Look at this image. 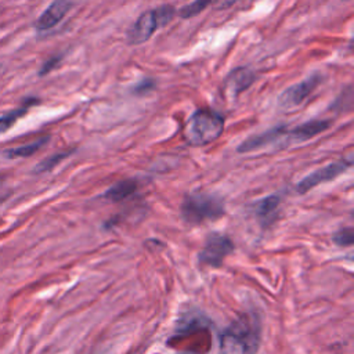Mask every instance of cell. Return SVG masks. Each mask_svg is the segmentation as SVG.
Masks as SVG:
<instances>
[{
    "label": "cell",
    "mask_w": 354,
    "mask_h": 354,
    "mask_svg": "<svg viewBox=\"0 0 354 354\" xmlns=\"http://www.w3.org/2000/svg\"><path fill=\"white\" fill-rule=\"evenodd\" d=\"M261 344V321L253 313L238 315L218 337L220 354H257Z\"/></svg>",
    "instance_id": "6da1fadb"
},
{
    "label": "cell",
    "mask_w": 354,
    "mask_h": 354,
    "mask_svg": "<svg viewBox=\"0 0 354 354\" xmlns=\"http://www.w3.org/2000/svg\"><path fill=\"white\" fill-rule=\"evenodd\" d=\"M224 130V118L213 109H196L185 122L183 136L188 145L203 147L216 141Z\"/></svg>",
    "instance_id": "7a4b0ae2"
},
{
    "label": "cell",
    "mask_w": 354,
    "mask_h": 354,
    "mask_svg": "<svg viewBox=\"0 0 354 354\" xmlns=\"http://www.w3.org/2000/svg\"><path fill=\"white\" fill-rule=\"evenodd\" d=\"M180 213L187 224L195 225L221 218L225 214V205L217 195L191 192L184 196Z\"/></svg>",
    "instance_id": "3957f363"
},
{
    "label": "cell",
    "mask_w": 354,
    "mask_h": 354,
    "mask_svg": "<svg viewBox=\"0 0 354 354\" xmlns=\"http://www.w3.org/2000/svg\"><path fill=\"white\" fill-rule=\"evenodd\" d=\"M174 14H176V8L169 4L142 12L127 30L129 44L138 46L145 43L152 37L155 30L169 24L174 17Z\"/></svg>",
    "instance_id": "277c9868"
},
{
    "label": "cell",
    "mask_w": 354,
    "mask_h": 354,
    "mask_svg": "<svg viewBox=\"0 0 354 354\" xmlns=\"http://www.w3.org/2000/svg\"><path fill=\"white\" fill-rule=\"evenodd\" d=\"M234 252V242L224 234L210 232L202 249L198 253V261L203 266L218 268L223 266L225 257Z\"/></svg>",
    "instance_id": "5b68a950"
},
{
    "label": "cell",
    "mask_w": 354,
    "mask_h": 354,
    "mask_svg": "<svg viewBox=\"0 0 354 354\" xmlns=\"http://www.w3.org/2000/svg\"><path fill=\"white\" fill-rule=\"evenodd\" d=\"M353 165L351 162V158L348 159H340V160H336V162H332V163H328L325 166H322L321 169H317L315 171L307 174L306 177H303L297 185H296V191L299 194H306L311 189H314L315 187L321 185V184H325V183H329L335 178H337L339 176H342L347 169H350Z\"/></svg>",
    "instance_id": "8992f818"
},
{
    "label": "cell",
    "mask_w": 354,
    "mask_h": 354,
    "mask_svg": "<svg viewBox=\"0 0 354 354\" xmlns=\"http://www.w3.org/2000/svg\"><path fill=\"white\" fill-rule=\"evenodd\" d=\"M321 80L322 79L319 75H311L304 80L289 86L279 94L278 106L285 111H290L300 106L315 90V87L321 83Z\"/></svg>",
    "instance_id": "52a82bcc"
},
{
    "label": "cell",
    "mask_w": 354,
    "mask_h": 354,
    "mask_svg": "<svg viewBox=\"0 0 354 354\" xmlns=\"http://www.w3.org/2000/svg\"><path fill=\"white\" fill-rule=\"evenodd\" d=\"M256 76L248 66H238L232 69L224 79L221 86L223 94L230 98H236L241 93L246 91L254 82Z\"/></svg>",
    "instance_id": "ba28073f"
},
{
    "label": "cell",
    "mask_w": 354,
    "mask_h": 354,
    "mask_svg": "<svg viewBox=\"0 0 354 354\" xmlns=\"http://www.w3.org/2000/svg\"><path fill=\"white\" fill-rule=\"evenodd\" d=\"M329 127H330V120H328V119L308 120V122H304L290 130H286L283 140L288 145L289 144H300V142L314 138L315 136L324 133Z\"/></svg>",
    "instance_id": "9c48e42d"
},
{
    "label": "cell",
    "mask_w": 354,
    "mask_h": 354,
    "mask_svg": "<svg viewBox=\"0 0 354 354\" xmlns=\"http://www.w3.org/2000/svg\"><path fill=\"white\" fill-rule=\"evenodd\" d=\"M73 3L75 0H54L37 18L36 29L40 32H44L58 25L64 19V17L69 12Z\"/></svg>",
    "instance_id": "30bf717a"
},
{
    "label": "cell",
    "mask_w": 354,
    "mask_h": 354,
    "mask_svg": "<svg viewBox=\"0 0 354 354\" xmlns=\"http://www.w3.org/2000/svg\"><path fill=\"white\" fill-rule=\"evenodd\" d=\"M286 133V127L285 126H277V127H272L270 130H266L260 134H256V136H252L249 138H246L245 141H242L236 151L239 153H246V152H252V151H257V149H261L267 145H271L279 140H283V136Z\"/></svg>",
    "instance_id": "8fae6325"
},
{
    "label": "cell",
    "mask_w": 354,
    "mask_h": 354,
    "mask_svg": "<svg viewBox=\"0 0 354 354\" xmlns=\"http://www.w3.org/2000/svg\"><path fill=\"white\" fill-rule=\"evenodd\" d=\"M281 202H282V198L278 194L264 196L260 201L254 202L253 212H254L256 218L259 220V223L263 227H268L270 224H272L277 220L278 210L281 207Z\"/></svg>",
    "instance_id": "7c38bea8"
},
{
    "label": "cell",
    "mask_w": 354,
    "mask_h": 354,
    "mask_svg": "<svg viewBox=\"0 0 354 354\" xmlns=\"http://www.w3.org/2000/svg\"><path fill=\"white\" fill-rule=\"evenodd\" d=\"M138 191V183L136 178H124L122 181L115 183L113 185H111L104 194L102 198H105L109 202L113 203H119V202H124L129 198L134 196Z\"/></svg>",
    "instance_id": "4fadbf2b"
},
{
    "label": "cell",
    "mask_w": 354,
    "mask_h": 354,
    "mask_svg": "<svg viewBox=\"0 0 354 354\" xmlns=\"http://www.w3.org/2000/svg\"><path fill=\"white\" fill-rule=\"evenodd\" d=\"M37 102H39L37 98H26V100L24 101V104L19 105L18 108L11 109L10 112L3 113V115L0 116V134L4 133V131H7V130H10V129L17 123V120L21 119L24 115H26L28 111H29V108H30L32 105L37 104Z\"/></svg>",
    "instance_id": "5bb4252c"
},
{
    "label": "cell",
    "mask_w": 354,
    "mask_h": 354,
    "mask_svg": "<svg viewBox=\"0 0 354 354\" xmlns=\"http://www.w3.org/2000/svg\"><path fill=\"white\" fill-rule=\"evenodd\" d=\"M48 141V137H40L39 140H35L32 142L19 145V147H14L10 149L4 151V155L10 159H15V158H28L30 155H33L35 152H37L43 145H46V142Z\"/></svg>",
    "instance_id": "9a60e30c"
},
{
    "label": "cell",
    "mask_w": 354,
    "mask_h": 354,
    "mask_svg": "<svg viewBox=\"0 0 354 354\" xmlns=\"http://www.w3.org/2000/svg\"><path fill=\"white\" fill-rule=\"evenodd\" d=\"M212 4V0H194L192 3L181 7L178 10V15L181 18H192L195 15H198L199 12H202L205 8H207Z\"/></svg>",
    "instance_id": "2e32d148"
},
{
    "label": "cell",
    "mask_w": 354,
    "mask_h": 354,
    "mask_svg": "<svg viewBox=\"0 0 354 354\" xmlns=\"http://www.w3.org/2000/svg\"><path fill=\"white\" fill-rule=\"evenodd\" d=\"M332 241L333 243H336L337 246L346 248V246H351L353 241H354V234H353V228L347 227V228H342L339 231H336L332 235Z\"/></svg>",
    "instance_id": "e0dca14e"
},
{
    "label": "cell",
    "mask_w": 354,
    "mask_h": 354,
    "mask_svg": "<svg viewBox=\"0 0 354 354\" xmlns=\"http://www.w3.org/2000/svg\"><path fill=\"white\" fill-rule=\"evenodd\" d=\"M71 153H72V151H65V152H59V153H55V155H53V156L44 159L40 165H37L36 171H40V173H41V171H48V170H51L57 163H59L62 159L68 158Z\"/></svg>",
    "instance_id": "ac0fdd59"
},
{
    "label": "cell",
    "mask_w": 354,
    "mask_h": 354,
    "mask_svg": "<svg viewBox=\"0 0 354 354\" xmlns=\"http://www.w3.org/2000/svg\"><path fill=\"white\" fill-rule=\"evenodd\" d=\"M62 57L61 55H55V57H50L47 61L43 62L40 71H39V76H46L48 75L51 71H54L55 68H58V65L61 64Z\"/></svg>",
    "instance_id": "d6986e66"
},
{
    "label": "cell",
    "mask_w": 354,
    "mask_h": 354,
    "mask_svg": "<svg viewBox=\"0 0 354 354\" xmlns=\"http://www.w3.org/2000/svg\"><path fill=\"white\" fill-rule=\"evenodd\" d=\"M153 86H155V83H153L152 80L145 79V80H142L138 86H136V87H134V91H136L137 94H145L147 91L152 90V88H153Z\"/></svg>",
    "instance_id": "ffe728a7"
},
{
    "label": "cell",
    "mask_w": 354,
    "mask_h": 354,
    "mask_svg": "<svg viewBox=\"0 0 354 354\" xmlns=\"http://www.w3.org/2000/svg\"><path fill=\"white\" fill-rule=\"evenodd\" d=\"M239 0H212V7L214 8V10H225V8H228V7H231V6H234L235 3H238Z\"/></svg>",
    "instance_id": "44dd1931"
},
{
    "label": "cell",
    "mask_w": 354,
    "mask_h": 354,
    "mask_svg": "<svg viewBox=\"0 0 354 354\" xmlns=\"http://www.w3.org/2000/svg\"><path fill=\"white\" fill-rule=\"evenodd\" d=\"M3 188H4V183H3V180L0 178V201H1V198H3Z\"/></svg>",
    "instance_id": "7402d4cb"
}]
</instances>
